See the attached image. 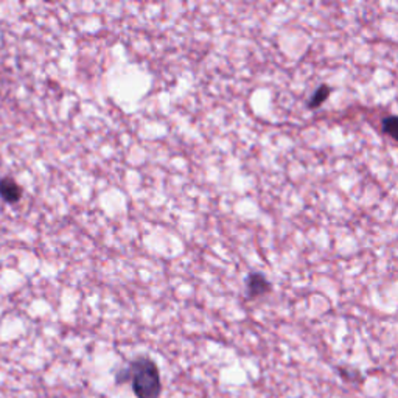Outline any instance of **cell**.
<instances>
[{
    "label": "cell",
    "instance_id": "5",
    "mask_svg": "<svg viewBox=\"0 0 398 398\" xmlns=\"http://www.w3.org/2000/svg\"><path fill=\"white\" fill-rule=\"evenodd\" d=\"M381 133L394 140L398 139V119L395 115H387V117L381 119Z\"/></svg>",
    "mask_w": 398,
    "mask_h": 398
},
{
    "label": "cell",
    "instance_id": "3",
    "mask_svg": "<svg viewBox=\"0 0 398 398\" xmlns=\"http://www.w3.org/2000/svg\"><path fill=\"white\" fill-rule=\"evenodd\" d=\"M0 197L6 202L14 204L20 198H22V187H20L16 180L11 178H5L0 180Z\"/></svg>",
    "mask_w": 398,
    "mask_h": 398
},
{
    "label": "cell",
    "instance_id": "1",
    "mask_svg": "<svg viewBox=\"0 0 398 398\" xmlns=\"http://www.w3.org/2000/svg\"><path fill=\"white\" fill-rule=\"evenodd\" d=\"M119 385L131 381L133 392L137 398H159L162 392V381L159 367L151 358L140 357L131 361L129 367L115 375Z\"/></svg>",
    "mask_w": 398,
    "mask_h": 398
},
{
    "label": "cell",
    "instance_id": "2",
    "mask_svg": "<svg viewBox=\"0 0 398 398\" xmlns=\"http://www.w3.org/2000/svg\"><path fill=\"white\" fill-rule=\"evenodd\" d=\"M272 291L271 281L266 279L262 272H251L244 279V294L246 299H257L260 296H265Z\"/></svg>",
    "mask_w": 398,
    "mask_h": 398
},
{
    "label": "cell",
    "instance_id": "4",
    "mask_svg": "<svg viewBox=\"0 0 398 398\" xmlns=\"http://www.w3.org/2000/svg\"><path fill=\"white\" fill-rule=\"evenodd\" d=\"M330 93H331L330 86L329 84H321L319 88H317L313 92V95H311L310 100L307 101V107H310V110H317V107L322 106L325 101L329 100Z\"/></svg>",
    "mask_w": 398,
    "mask_h": 398
}]
</instances>
